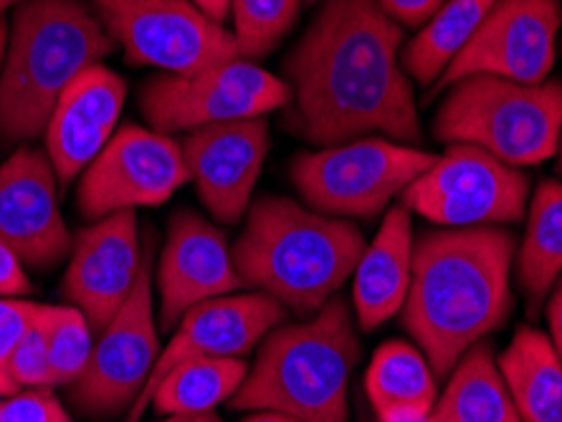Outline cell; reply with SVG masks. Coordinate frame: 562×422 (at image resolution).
<instances>
[{
  "instance_id": "cell-20",
  "label": "cell",
  "mask_w": 562,
  "mask_h": 422,
  "mask_svg": "<svg viewBox=\"0 0 562 422\" xmlns=\"http://www.w3.org/2000/svg\"><path fill=\"white\" fill-rule=\"evenodd\" d=\"M413 273V226L406 205L385 213L375 241L355 269L352 301L362 332H373L403 309Z\"/></svg>"
},
{
  "instance_id": "cell-3",
  "label": "cell",
  "mask_w": 562,
  "mask_h": 422,
  "mask_svg": "<svg viewBox=\"0 0 562 422\" xmlns=\"http://www.w3.org/2000/svg\"><path fill=\"white\" fill-rule=\"evenodd\" d=\"M366 248L350 220L267 195L249 205L231 253L244 288H259L284 309L314 317L352 276Z\"/></svg>"
},
{
  "instance_id": "cell-6",
  "label": "cell",
  "mask_w": 562,
  "mask_h": 422,
  "mask_svg": "<svg viewBox=\"0 0 562 422\" xmlns=\"http://www.w3.org/2000/svg\"><path fill=\"white\" fill-rule=\"evenodd\" d=\"M449 89L434 119L436 139L482 147L512 168L558 155L562 137L560 79L519 84L476 73Z\"/></svg>"
},
{
  "instance_id": "cell-37",
  "label": "cell",
  "mask_w": 562,
  "mask_h": 422,
  "mask_svg": "<svg viewBox=\"0 0 562 422\" xmlns=\"http://www.w3.org/2000/svg\"><path fill=\"white\" fill-rule=\"evenodd\" d=\"M157 422H223L216 412H201V415H168Z\"/></svg>"
},
{
  "instance_id": "cell-2",
  "label": "cell",
  "mask_w": 562,
  "mask_h": 422,
  "mask_svg": "<svg viewBox=\"0 0 562 422\" xmlns=\"http://www.w3.org/2000/svg\"><path fill=\"white\" fill-rule=\"evenodd\" d=\"M517 238L497 226L424 230L413 241L403 327L436 377H449L469 346L509 317Z\"/></svg>"
},
{
  "instance_id": "cell-5",
  "label": "cell",
  "mask_w": 562,
  "mask_h": 422,
  "mask_svg": "<svg viewBox=\"0 0 562 422\" xmlns=\"http://www.w3.org/2000/svg\"><path fill=\"white\" fill-rule=\"evenodd\" d=\"M362 346L350 306L333 296L310 321L263 337L231 410H277L302 422H347V383Z\"/></svg>"
},
{
  "instance_id": "cell-15",
  "label": "cell",
  "mask_w": 562,
  "mask_h": 422,
  "mask_svg": "<svg viewBox=\"0 0 562 422\" xmlns=\"http://www.w3.org/2000/svg\"><path fill=\"white\" fill-rule=\"evenodd\" d=\"M56 182L46 150L21 147L0 164V241L36 271L54 269L74 246Z\"/></svg>"
},
{
  "instance_id": "cell-32",
  "label": "cell",
  "mask_w": 562,
  "mask_h": 422,
  "mask_svg": "<svg viewBox=\"0 0 562 422\" xmlns=\"http://www.w3.org/2000/svg\"><path fill=\"white\" fill-rule=\"evenodd\" d=\"M26 294H31L26 263L11 246L0 241V299H21Z\"/></svg>"
},
{
  "instance_id": "cell-33",
  "label": "cell",
  "mask_w": 562,
  "mask_h": 422,
  "mask_svg": "<svg viewBox=\"0 0 562 422\" xmlns=\"http://www.w3.org/2000/svg\"><path fill=\"white\" fill-rule=\"evenodd\" d=\"M378 3L398 26L424 28L443 5V0H378Z\"/></svg>"
},
{
  "instance_id": "cell-19",
  "label": "cell",
  "mask_w": 562,
  "mask_h": 422,
  "mask_svg": "<svg viewBox=\"0 0 562 422\" xmlns=\"http://www.w3.org/2000/svg\"><path fill=\"white\" fill-rule=\"evenodd\" d=\"M127 99V81L110 66L94 64L71 81L48 117L46 155L61 185L89 168L104 150Z\"/></svg>"
},
{
  "instance_id": "cell-39",
  "label": "cell",
  "mask_w": 562,
  "mask_h": 422,
  "mask_svg": "<svg viewBox=\"0 0 562 422\" xmlns=\"http://www.w3.org/2000/svg\"><path fill=\"white\" fill-rule=\"evenodd\" d=\"M21 3H26V0H0V19H3V13L8 11V8H15Z\"/></svg>"
},
{
  "instance_id": "cell-25",
  "label": "cell",
  "mask_w": 562,
  "mask_h": 422,
  "mask_svg": "<svg viewBox=\"0 0 562 422\" xmlns=\"http://www.w3.org/2000/svg\"><path fill=\"white\" fill-rule=\"evenodd\" d=\"M249 375V364L238 357L188 360L170 369L155 387L150 408L160 415H201L228 402Z\"/></svg>"
},
{
  "instance_id": "cell-40",
  "label": "cell",
  "mask_w": 562,
  "mask_h": 422,
  "mask_svg": "<svg viewBox=\"0 0 562 422\" xmlns=\"http://www.w3.org/2000/svg\"><path fill=\"white\" fill-rule=\"evenodd\" d=\"M555 172L562 175V137H560V145H558V164H555Z\"/></svg>"
},
{
  "instance_id": "cell-24",
  "label": "cell",
  "mask_w": 562,
  "mask_h": 422,
  "mask_svg": "<svg viewBox=\"0 0 562 422\" xmlns=\"http://www.w3.org/2000/svg\"><path fill=\"white\" fill-rule=\"evenodd\" d=\"M562 273V182H542L527 215L522 251L517 253V278L530 301V311L540 309L544 296Z\"/></svg>"
},
{
  "instance_id": "cell-1",
  "label": "cell",
  "mask_w": 562,
  "mask_h": 422,
  "mask_svg": "<svg viewBox=\"0 0 562 422\" xmlns=\"http://www.w3.org/2000/svg\"><path fill=\"white\" fill-rule=\"evenodd\" d=\"M401 44L403 26L378 0H327L284 61L292 87L286 127L317 147L373 132L401 145L420 142Z\"/></svg>"
},
{
  "instance_id": "cell-36",
  "label": "cell",
  "mask_w": 562,
  "mask_h": 422,
  "mask_svg": "<svg viewBox=\"0 0 562 422\" xmlns=\"http://www.w3.org/2000/svg\"><path fill=\"white\" fill-rule=\"evenodd\" d=\"M244 422H302V420L284 415V412H277V410H256L254 415H249Z\"/></svg>"
},
{
  "instance_id": "cell-21",
  "label": "cell",
  "mask_w": 562,
  "mask_h": 422,
  "mask_svg": "<svg viewBox=\"0 0 562 422\" xmlns=\"http://www.w3.org/2000/svg\"><path fill=\"white\" fill-rule=\"evenodd\" d=\"M375 422H428L436 404V379L426 354L408 342L378 346L366 375Z\"/></svg>"
},
{
  "instance_id": "cell-29",
  "label": "cell",
  "mask_w": 562,
  "mask_h": 422,
  "mask_svg": "<svg viewBox=\"0 0 562 422\" xmlns=\"http://www.w3.org/2000/svg\"><path fill=\"white\" fill-rule=\"evenodd\" d=\"M11 379L19 390H33V387H54L52 362H48V342L44 327V304L36 321H33L26 337L21 339L19 350L11 360Z\"/></svg>"
},
{
  "instance_id": "cell-8",
  "label": "cell",
  "mask_w": 562,
  "mask_h": 422,
  "mask_svg": "<svg viewBox=\"0 0 562 422\" xmlns=\"http://www.w3.org/2000/svg\"><path fill=\"white\" fill-rule=\"evenodd\" d=\"M292 87L261 69L234 59L190 73H160L139 91V110L155 132H193L209 124L267 117L286 110Z\"/></svg>"
},
{
  "instance_id": "cell-12",
  "label": "cell",
  "mask_w": 562,
  "mask_h": 422,
  "mask_svg": "<svg viewBox=\"0 0 562 422\" xmlns=\"http://www.w3.org/2000/svg\"><path fill=\"white\" fill-rule=\"evenodd\" d=\"M190 180L183 147L162 132L125 124L81 172L77 208L87 220L157 208Z\"/></svg>"
},
{
  "instance_id": "cell-27",
  "label": "cell",
  "mask_w": 562,
  "mask_h": 422,
  "mask_svg": "<svg viewBox=\"0 0 562 422\" xmlns=\"http://www.w3.org/2000/svg\"><path fill=\"white\" fill-rule=\"evenodd\" d=\"M296 13L300 0H231V33L236 38L238 56L254 64L269 56L294 26Z\"/></svg>"
},
{
  "instance_id": "cell-31",
  "label": "cell",
  "mask_w": 562,
  "mask_h": 422,
  "mask_svg": "<svg viewBox=\"0 0 562 422\" xmlns=\"http://www.w3.org/2000/svg\"><path fill=\"white\" fill-rule=\"evenodd\" d=\"M0 422H71L52 387H33L0 397Z\"/></svg>"
},
{
  "instance_id": "cell-18",
  "label": "cell",
  "mask_w": 562,
  "mask_h": 422,
  "mask_svg": "<svg viewBox=\"0 0 562 422\" xmlns=\"http://www.w3.org/2000/svg\"><path fill=\"white\" fill-rule=\"evenodd\" d=\"M160 327L172 329L201 301L244 288L234 266L228 236L193 210L170 218L168 241L157 261Z\"/></svg>"
},
{
  "instance_id": "cell-9",
  "label": "cell",
  "mask_w": 562,
  "mask_h": 422,
  "mask_svg": "<svg viewBox=\"0 0 562 422\" xmlns=\"http://www.w3.org/2000/svg\"><path fill=\"white\" fill-rule=\"evenodd\" d=\"M92 5L132 66L190 73L241 59L234 33L193 0H92Z\"/></svg>"
},
{
  "instance_id": "cell-17",
  "label": "cell",
  "mask_w": 562,
  "mask_h": 422,
  "mask_svg": "<svg viewBox=\"0 0 562 422\" xmlns=\"http://www.w3.org/2000/svg\"><path fill=\"white\" fill-rule=\"evenodd\" d=\"M180 147L205 210L221 223L241 220L269 152L267 119L209 124L190 132Z\"/></svg>"
},
{
  "instance_id": "cell-14",
  "label": "cell",
  "mask_w": 562,
  "mask_h": 422,
  "mask_svg": "<svg viewBox=\"0 0 562 422\" xmlns=\"http://www.w3.org/2000/svg\"><path fill=\"white\" fill-rule=\"evenodd\" d=\"M284 317V306L261 292L226 294L193 306L180 319L176 337L157 357L153 375L135 404L127 410L125 422H139V415H145V410L150 408L155 387L178 364L203 357L244 360V354H249Z\"/></svg>"
},
{
  "instance_id": "cell-23",
  "label": "cell",
  "mask_w": 562,
  "mask_h": 422,
  "mask_svg": "<svg viewBox=\"0 0 562 422\" xmlns=\"http://www.w3.org/2000/svg\"><path fill=\"white\" fill-rule=\"evenodd\" d=\"M428 422H522L494 362L492 342H476L451 369Z\"/></svg>"
},
{
  "instance_id": "cell-13",
  "label": "cell",
  "mask_w": 562,
  "mask_h": 422,
  "mask_svg": "<svg viewBox=\"0 0 562 422\" xmlns=\"http://www.w3.org/2000/svg\"><path fill=\"white\" fill-rule=\"evenodd\" d=\"M562 0H494L482 26L446 66L434 89L476 73L540 84L555 64Z\"/></svg>"
},
{
  "instance_id": "cell-16",
  "label": "cell",
  "mask_w": 562,
  "mask_h": 422,
  "mask_svg": "<svg viewBox=\"0 0 562 422\" xmlns=\"http://www.w3.org/2000/svg\"><path fill=\"white\" fill-rule=\"evenodd\" d=\"M143 253L135 210L106 215L74 238L61 292L66 301L85 313L94 332H102L130 299Z\"/></svg>"
},
{
  "instance_id": "cell-26",
  "label": "cell",
  "mask_w": 562,
  "mask_h": 422,
  "mask_svg": "<svg viewBox=\"0 0 562 422\" xmlns=\"http://www.w3.org/2000/svg\"><path fill=\"white\" fill-rule=\"evenodd\" d=\"M494 0H443L438 13L401 54L403 71L420 87H434L490 13Z\"/></svg>"
},
{
  "instance_id": "cell-28",
  "label": "cell",
  "mask_w": 562,
  "mask_h": 422,
  "mask_svg": "<svg viewBox=\"0 0 562 422\" xmlns=\"http://www.w3.org/2000/svg\"><path fill=\"white\" fill-rule=\"evenodd\" d=\"M44 327L54 387H69L92 357V324L77 306H44Z\"/></svg>"
},
{
  "instance_id": "cell-38",
  "label": "cell",
  "mask_w": 562,
  "mask_h": 422,
  "mask_svg": "<svg viewBox=\"0 0 562 422\" xmlns=\"http://www.w3.org/2000/svg\"><path fill=\"white\" fill-rule=\"evenodd\" d=\"M5 48H8V23H5L3 19H0V69H3Z\"/></svg>"
},
{
  "instance_id": "cell-7",
  "label": "cell",
  "mask_w": 562,
  "mask_h": 422,
  "mask_svg": "<svg viewBox=\"0 0 562 422\" xmlns=\"http://www.w3.org/2000/svg\"><path fill=\"white\" fill-rule=\"evenodd\" d=\"M436 160L416 147L362 137L296 155L292 182L314 210L333 218H373Z\"/></svg>"
},
{
  "instance_id": "cell-35",
  "label": "cell",
  "mask_w": 562,
  "mask_h": 422,
  "mask_svg": "<svg viewBox=\"0 0 562 422\" xmlns=\"http://www.w3.org/2000/svg\"><path fill=\"white\" fill-rule=\"evenodd\" d=\"M193 3L201 8V11L213 19L216 23H223L228 19L231 11V0H193Z\"/></svg>"
},
{
  "instance_id": "cell-4",
  "label": "cell",
  "mask_w": 562,
  "mask_h": 422,
  "mask_svg": "<svg viewBox=\"0 0 562 422\" xmlns=\"http://www.w3.org/2000/svg\"><path fill=\"white\" fill-rule=\"evenodd\" d=\"M114 41L81 0H26L15 5L0 69V139L44 135L66 87L110 56Z\"/></svg>"
},
{
  "instance_id": "cell-30",
  "label": "cell",
  "mask_w": 562,
  "mask_h": 422,
  "mask_svg": "<svg viewBox=\"0 0 562 422\" xmlns=\"http://www.w3.org/2000/svg\"><path fill=\"white\" fill-rule=\"evenodd\" d=\"M41 311V304L0 299V397L19 392L11 379V360Z\"/></svg>"
},
{
  "instance_id": "cell-11",
  "label": "cell",
  "mask_w": 562,
  "mask_h": 422,
  "mask_svg": "<svg viewBox=\"0 0 562 422\" xmlns=\"http://www.w3.org/2000/svg\"><path fill=\"white\" fill-rule=\"evenodd\" d=\"M150 253V248H145L130 299L99 332L85 372L66 387L69 402L81 415L104 420L127 412L145 390L160 357L153 311Z\"/></svg>"
},
{
  "instance_id": "cell-34",
  "label": "cell",
  "mask_w": 562,
  "mask_h": 422,
  "mask_svg": "<svg viewBox=\"0 0 562 422\" xmlns=\"http://www.w3.org/2000/svg\"><path fill=\"white\" fill-rule=\"evenodd\" d=\"M548 321H550V339L555 344V352L562 362V286L548 304Z\"/></svg>"
},
{
  "instance_id": "cell-10",
  "label": "cell",
  "mask_w": 562,
  "mask_h": 422,
  "mask_svg": "<svg viewBox=\"0 0 562 422\" xmlns=\"http://www.w3.org/2000/svg\"><path fill=\"white\" fill-rule=\"evenodd\" d=\"M408 210L443 228L522 220L530 178L482 147L453 142L401 193Z\"/></svg>"
},
{
  "instance_id": "cell-22",
  "label": "cell",
  "mask_w": 562,
  "mask_h": 422,
  "mask_svg": "<svg viewBox=\"0 0 562 422\" xmlns=\"http://www.w3.org/2000/svg\"><path fill=\"white\" fill-rule=\"evenodd\" d=\"M499 372L522 422H562V362L548 334L519 327Z\"/></svg>"
}]
</instances>
